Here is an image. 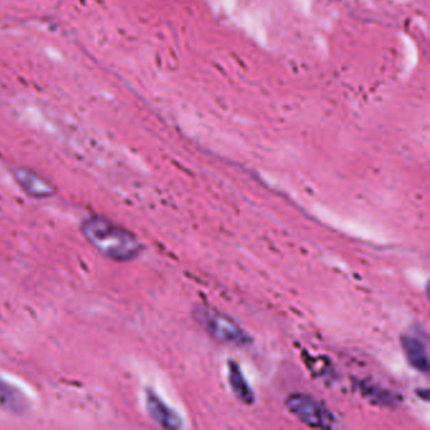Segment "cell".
<instances>
[{
  "instance_id": "1",
  "label": "cell",
  "mask_w": 430,
  "mask_h": 430,
  "mask_svg": "<svg viewBox=\"0 0 430 430\" xmlns=\"http://www.w3.org/2000/svg\"><path fill=\"white\" fill-rule=\"evenodd\" d=\"M82 234L96 250L114 261H130L138 258L143 250L135 235L101 216L85 219Z\"/></svg>"
},
{
  "instance_id": "2",
  "label": "cell",
  "mask_w": 430,
  "mask_h": 430,
  "mask_svg": "<svg viewBox=\"0 0 430 430\" xmlns=\"http://www.w3.org/2000/svg\"><path fill=\"white\" fill-rule=\"evenodd\" d=\"M193 317L208 336L221 344L235 346H246L250 344L249 335L232 318L211 307H195Z\"/></svg>"
},
{
  "instance_id": "3",
  "label": "cell",
  "mask_w": 430,
  "mask_h": 430,
  "mask_svg": "<svg viewBox=\"0 0 430 430\" xmlns=\"http://www.w3.org/2000/svg\"><path fill=\"white\" fill-rule=\"evenodd\" d=\"M287 407L299 422L311 428L329 429L335 427L336 419L321 401L305 394H293L287 399Z\"/></svg>"
},
{
  "instance_id": "4",
  "label": "cell",
  "mask_w": 430,
  "mask_h": 430,
  "mask_svg": "<svg viewBox=\"0 0 430 430\" xmlns=\"http://www.w3.org/2000/svg\"><path fill=\"white\" fill-rule=\"evenodd\" d=\"M145 405L149 416L162 428L178 429L182 427L180 416L171 407H167L153 391L148 390L145 392Z\"/></svg>"
},
{
  "instance_id": "5",
  "label": "cell",
  "mask_w": 430,
  "mask_h": 430,
  "mask_svg": "<svg viewBox=\"0 0 430 430\" xmlns=\"http://www.w3.org/2000/svg\"><path fill=\"white\" fill-rule=\"evenodd\" d=\"M14 177L24 192L34 198H47L55 195V188L36 173L27 169H19L16 171Z\"/></svg>"
},
{
  "instance_id": "6",
  "label": "cell",
  "mask_w": 430,
  "mask_h": 430,
  "mask_svg": "<svg viewBox=\"0 0 430 430\" xmlns=\"http://www.w3.org/2000/svg\"><path fill=\"white\" fill-rule=\"evenodd\" d=\"M401 344L404 348V353L407 356L409 363L420 372H428L429 370V357L427 347L420 338L418 337L407 336L403 337Z\"/></svg>"
},
{
  "instance_id": "7",
  "label": "cell",
  "mask_w": 430,
  "mask_h": 430,
  "mask_svg": "<svg viewBox=\"0 0 430 430\" xmlns=\"http://www.w3.org/2000/svg\"><path fill=\"white\" fill-rule=\"evenodd\" d=\"M228 383L236 399L246 405H250L254 403L255 395L251 390L250 385L246 381L240 366L234 361L228 362Z\"/></svg>"
},
{
  "instance_id": "8",
  "label": "cell",
  "mask_w": 430,
  "mask_h": 430,
  "mask_svg": "<svg viewBox=\"0 0 430 430\" xmlns=\"http://www.w3.org/2000/svg\"><path fill=\"white\" fill-rule=\"evenodd\" d=\"M24 404L23 396L10 385L0 380V407L10 413H22Z\"/></svg>"
}]
</instances>
